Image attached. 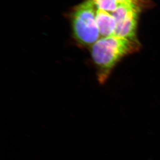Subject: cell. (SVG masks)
Returning <instances> with one entry per match:
<instances>
[{
    "label": "cell",
    "instance_id": "cell-6",
    "mask_svg": "<svg viewBox=\"0 0 160 160\" xmlns=\"http://www.w3.org/2000/svg\"><path fill=\"white\" fill-rule=\"evenodd\" d=\"M120 4L121 3H130L136 5L142 8H148L152 4L149 0H117Z\"/></svg>",
    "mask_w": 160,
    "mask_h": 160
},
{
    "label": "cell",
    "instance_id": "cell-2",
    "mask_svg": "<svg viewBox=\"0 0 160 160\" xmlns=\"http://www.w3.org/2000/svg\"><path fill=\"white\" fill-rule=\"evenodd\" d=\"M95 8L92 0H85L76 6L71 14L74 38L83 46H92L100 37Z\"/></svg>",
    "mask_w": 160,
    "mask_h": 160
},
{
    "label": "cell",
    "instance_id": "cell-3",
    "mask_svg": "<svg viewBox=\"0 0 160 160\" xmlns=\"http://www.w3.org/2000/svg\"><path fill=\"white\" fill-rule=\"evenodd\" d=\"M142 8L136 5L121 3L111 12L116 21L113 36L133 41H138L136 37L138 18Z\"/></svg>",
    "mask_w": 160,
    "mask_h": 160
},
{
    "label": "cell",
    "instance_id": "cell-5",
    "mask_svg": "<svg viewBox=\"0 0 160 160\" xmlns=\"http://www.w3.org/2000/svg\"><path fill=\"white\" fill-rule=\"evenodd\" d=\"M95 8L107 12H113L120 3L117 0H92Z\"/></svg>",
    "mask_w": 160,
    "mask_h": 160
},
{
    "label": "cell",
    "instance_id": "cell-4",
    "mask_svg": "<svg viewBox=\"0 0 160 160\" xmlns=\"http://www.w3.org/2000/svg\"><path fill=\"white\" fill-rule=\"evenodd\" d=\"M96 20L102 38L113 36L116 28V21L110 12L97 9Z\"/></svg>",
    "mask_w": 160,
    "mask_h": 160
},
{
    "label": "cell",
    "instance_id": "cell-1",
    "mask_svg": "<svg viewBox=\"0 0 160 160\" xmlns=\"http://www.w3.org/2000/svg\"><path fill=\"white\" fill-rule=\"evenodd\" d=\"M138 41H133L116 36L98 39L91 46V53L97 69L98 82L104 84L112 70L122 58L138 52Z\"/></svg>",
    "mask_w": 160,
    "mask_h": 160
}]
</instances>
